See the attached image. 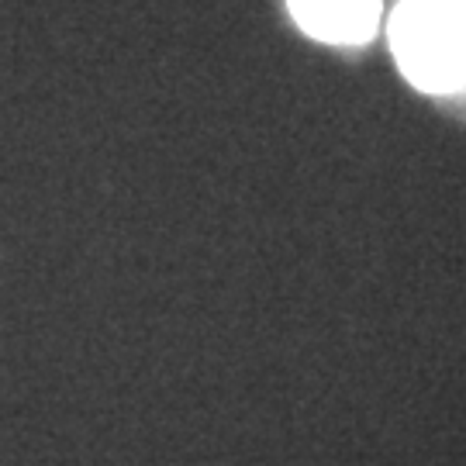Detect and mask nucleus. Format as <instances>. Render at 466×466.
Returning <instances> with one entry per match:
<instances>
[{
	"instance_id": "2",
	"label": "nucleus",
	"mask_w": 466,
	"mask_h": 466,
	"mask_svg": "<svg viewBox=\"0 0 466 466\" xmlns=\"http://www.w3.org/2000/svg\"><path fill=\"white\" fill-rule=\"evenodd\" d=\"M308 42L339 56H363L383 28V0H283Z\"/></svg>"
},
{
	"instance_id": "1",
	"label": "nucleus",
	"mask_w": 466,
	"mask_h": 466,
	"mask_svg": "<svg viewBox=\"0 0 466 466\" xmlns=\"http://www.w3.org/2000/svg\"><path fill=\"white\" fill-rule=\"evenodd\" d=\"M387 46L408 86L466 125V0H398Z\"/></svg>"
}]
</instances>
